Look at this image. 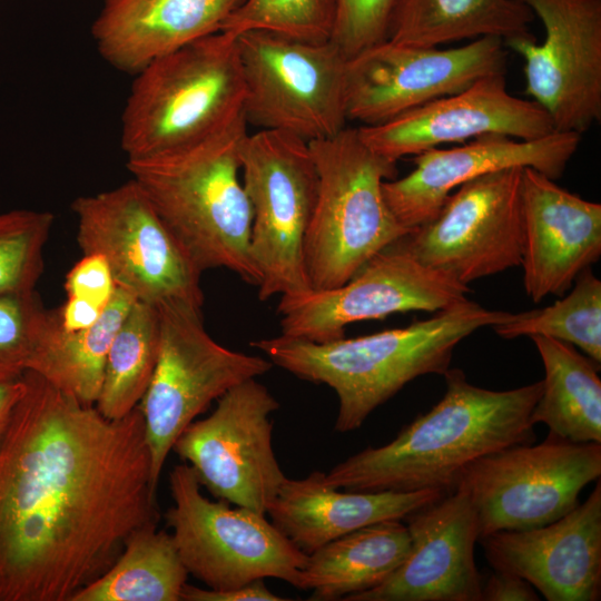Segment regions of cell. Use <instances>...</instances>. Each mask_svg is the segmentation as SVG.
Masks as SVG:
<instances>
[{
  "mask_svg": "<svg viewBox=\"0 0 601 601\" xmlns=\"http://www.w3.org/2000/svg\"><path fill=\"white\" fill-rule=\"evenodd\" d=\"M534 587L518 574L494 570L483 582L482 601H538Z\"/></svg>",
  "mask_w": 601,
  "mask_h": 601,
  "instance_id": "obj_38",
  "label": "cell"
},
{
  "mask_svg": "<svg viewBox=\"0 0 601 601\" xmlns=\"http://www.w3.org/2000/svg\"><path fill=\"white\" fill-rule=\"evenodd\" d=\"M323 477L321 471L303 479L286 477L267 511L272 523L306 554L365 525L405 519L445 495L434 490L341 491Z\"/></svg>",
  "mask_w": 601,
  "mask_h": 601,
  "instance_id": "obj_24",
  "label": "cell"
},
{
  "mask_svg": "<svg viewBox=\"0 0 601 601\" xmlns=\"http://www.w3.org/2000/svg\"><path fill=\"white\" fill-rule=\"evenodd\" d=\"M522 167L489 173L451 193L425 224L400 239L422 265L467 285L521 266Z\"/></svg>",
  "mask_w": 601,
  "mask_h": 601,
  "instance_id": "obj_13",
  "label": "cell"
},
{
  "mask_svg": "<svg viewBox=\"0 0 601 601\" xmlns=\"http://www.w3.org/2000/svg\"><path fill=\"white\" fill-rule=\"evenodd\" d=\"M405 519L411 548L404 562L346 601H482L474 559L479 520L466 493L455 489Z\"/></svg>",
  "mask_w": 601,
  "mask_h": 601,
  "instance_id": "obj_20",
  "label": "cell"
},
{
  "mask_svg": "<svg viewBox=\"0 0 601 601\" xmlns=\"http://www.w3.org/2000/svg\"><path fill=\"white\" fill-rule=\"evenodd\" d=\"M308 144L318 190L304 240V265L312 289H331L410 231L383 194V183L396 175V161L373 151L357 128L345 127Z\"/></svg>",
  "mask_w": 601,
  "mask_h": 601,
  "instance_id": "obj_6",
  "label": "cell"
},
{
  "mask_svg": "<svg viewBox=\"0 0 601 601\" xmlns=\"http://www.w3.org/2000/svg\"><path fill=\"white\" fill-rule=\"evenodd\" d=\"M71 209L82 255L102 256L118 287L154 306L176 302L201 308L203 272L131 178L77 197Z\"/></svg>",
  "mask_w": 601,
  "mask_h": 601,
  "instance_id": "obj_11",
  "label": "cell"
},
{
  "mask_svg": "<svg viewBox=\"0 0 601 601\" xmlns=\"http://www.w3.org/2000/svg\"><path fill=\"white\" fill-rule=\"evenodd\" d=\"M544 367L541 395L533 407V424L577 443L601 444L600 364L571 344L546 336L530 337Z\"/></svg>",
  "mask_w": 601,
  "mask_h": 601,
  "instance_id": "obj_27",
  "label": "cell"
},
{
  "mask_svg": "<svg viewBox=\"0 0 601 601\" xmlns=\"http://www.w3.org/2000/svg\"><path fill=\"white\" fill-rule=\"evenodd\" d=\"M0 443V601H71L160 514L142 413L105 417L39 374Z\"/></svg>",
  "mask_w": 601,
  "mask_h": 601,
  "instance_id": "obj_1",
  "label": "cell"
},
{
  "mask_svg": "<svg viewBox=\"0 0 601 601\" xmlns=\"http://www.w3.org/2000/svg\"><path fill=\"white\" fill-rule=\"evenodd\" d=\"M532 10L520 0H397L387 39L413 47L497 37L503 42L535 38Z\"/></svg>",
  "mask_w": 601,
  "mask_h": 601,
  "instance_id": "obj_26",
  "label": "cell"
},
{
  "mask_svg": "<svg viewBox=\"0 0 601 601\" xmlns=\"http://www.w3.org/2000/svg\"><path fill=\"white\" fill-rule=\"evenodd\" d=\"M278 407L266 386L247 380L217 398L207 417L190 423L173 451L215 499L266 515L286 480L272 443L270 415Z\"/></svg>",
  "mask_w": 601,
  "mask_h": 601,
  "instance_id": "obj_14",
  "label": "cell"
},
{
  "mask_svg": "<svg viewBox=\"0 0 601 601\" xmlns=\"http://www.w3.org/2000/svg\"><path fill=\"white\" fill-rule=\"evenodd\" d=\"M581 135L553 131L532 140L486 134L454 148H431L414 156L415 168L383 183V194L396 220L408 231L435 216L447 196L482 175L530 167L559 179L579 148Z\"/></svg>",
  "mask_w": 601,
  "mask_h": 601,
  "instance_id": "obj_19",
  "label": "cell"
},
{
  "mask_svg": "<svg viewBox=\"0 0 601 601\" xmlns=\"http://www.w3.org/2000/svg\"><path fill=\"white\" fill-rule=\"evenodd\" d=\"M105 308L81 298L67 297L55 312L60 327L68 332L85 329L93 325Z\"/></svg>",
  "mask_w": 601,
  "mask_h": 601,
  "instance_id": "obj_39",
  "label": "cell"
},
{
  "mask_svg": "<svg viewBox=\"0 0 601 601\" xmlns=\"http://www.w3.org/2000/svg\"><path fill=\"white\" fill-rule=\"evenodd\" d=\"M504 75L480 78L456 93L432 100L386 122L361 126L358 134L373 151L397 161L442 144L463 142L486 134L532 140L555 131L540 105L508 91Z\"/></svg>",
  "mask_w": 601,
  "mask_h": 601,
  "instance_id": "obj_18",
  "label": "cell"
},
{
  "mask_svg": "<svg viewBox=\"0 0 601 601\" xmlns=\"http://www.w3.org/2000/svg\"><path fill=\"white\" fill-rule=\"evenodd\" d=\"M574 287L553 305L511 314L493 329L503 338L546 336L580 347L601 363V282L589 268L574 280Z\"/></svg>",
  "mask_w": 601,
  "mask_h": 601,
  "instance_id": "obj_31",
  "label": "cell"
},
{
  "mask_svg": "<svg viewBox=\"0 0 601 601\" xmlns=\"http://www.w3.org/2000/svg\"><path fill=\"white\" fill-rule=\"evenodd\" d=\"M52 224L53 215L46 210L0 213V295L35 290Z\"/></svg>",
  "mask_w": 601,
  "mask_h": 601,
  "instance_id": "obj_33",
  "label": "cell"
},
{
  "mask_svg": "<svg viewBox=\"0 0 601 601\" xmlns=\"http://www.w3.org/2000/svg\"><path fill=\"white\" fill-rule=\"evenodd\" d=\"M116 288L107 260L96 254L82 255L65 279L67 297L86 299L102 308L108 305Z\"/></svg>",
  "mask_w": 601,
  "mask_h": 601,
  "instance_id": "obj_36",
  "label": "cell"
},
{
  "mask_svg": "<svg viewBox=\"0 0 601 601\" xmlns=\"http://www.w3.org/2000/svg\"><path fill=\"white\" fill-rule=\"evenodd\" d=\"M510 316L464 298L431 318L354 338L315 343L280 334L250 344L273 365L333 388L339 402L334 428L346 433L416 377L443 375L461 341Z\"/></svg>",
  "mask_w": 601,
  "mask_h": 601,
  "instance_id": "obj_3",
  "label": "cell"
},
{
  "mask_svg": "<svg viewBox=\"0 0 601 601\" xmlns=\"http://www.w3.org/2000/svg\"><path fill=\"white\" fill-rule=\"evenodd\" d=\"M411 538L401 520L346 533L308 554L297 589L311 600H346L383 583L406 559Z\"/></svg>",
  "mask_w": 601,
  "mask_h": 601,
  "instance_id": "obj_25",
  "label": "cell"
},
{
  "mask_svg": "<svg viewBox=\"0 0 601 601\" xmlns=\"http://www.w3.org/2000/svg\"><path fill=\"white\" fill-rule=\"evenodd\" d=\"M160 326L156 306L136 300L109 348L96 408L109 420L128 415L141 402L159 354Z\"/></svg>",
  "mask_w": 601,
  "mask_h": 601,
  "instance_id": "obj_30",
  "label": "cell"
},
{
  "mask_svg": "<svg viewBox=\"0 0 601 601\" xmlns=\"http://www.w3.org/2000/svg\"><path fill=\"white\" fill-rule=\"evenodd\" d=\"M520 1L545 30L504 43L524 59L525 93L555 131L581 135L601 119V0Z\"/></svg>",
  "mask_w": 601,
  "mask_h": 601,
  "instance_id": "obj_17",
  "label": "cell"
},
{
  "mask_svg": "<svg viewBox=\"0 0 601 601\" xmlns=\"http://www.w3.org/2000/svg\"><path fill=\"white\" fill-rule=\"evenodd\" d=\"M244 0H104L91 24L101 58L136 75L154 60L220 31Z\"/></svg>",
  "mask_w": 601,
  "mask_h": 601,
  "instance_id": "obj_23",
  "label": "cell"
},
{
  "mask_svg": "<svg viewBox=\"0 0 601 601\" xmlns=\"http://www.w3.org/2000/svg\"><path fill=\"white\" fill-rule=\"evenodd\" d=\"M48 316L35 290L0 295V381L29 370Z\"/></svg>",
  "mask_w": 601,
  "mask_h": 601,
  "instance_id": "obj_34",
  "label": "cell"
},
{
  "mask_svg": "<svg viewBox=\"0 0 601 601\" xmlns=\"http://www.w3.org/2000/svg\"><path fill=\"white\" fill-rule=\"evenodd\" d=\"M136 298L121 287L88 328L68 332L49 316L28 371L87 405H95L112 339Z\"/></svg>",
  "mask_w": 601,
  "mask_h": 601,
  "instance_id": "obj_28",
  "label": "cell"
},
{
  "mask_svg": "<svg viewBox=\"0 0 601 601\" xmlns=\"http://www.w3.org/2000/svg\"><path fill=\"white\" fill-rule=\"evenodd\" d=\"M336 14L331 41L347 59L387 39L397 0H335Z\"/></svg>",
  "mask_w": 601,
  "mask_h": 601,
  "instance_id": "obj_35",
  "label": "cell"
},
{
  "mask_svg": "<svg viewBox=\"0 0 601 601\" xmlns=\"http://www.w3.org/2000/svg\"><path fill=\"white\" fill-rule=\"evenodd\" d=\"M335 0H244L225 20L220 31L238 36L264 30L289 38L325 42L332 38Z\"/></svg>",
  "mask_w": 601,
  "mask_h": 601,
  "instance_id": "obj_32",
  "label": "cell"
},
{
  "mask_svg": "<svg viewBox=\"0 0 601 601\" xmlns=\"http://www.w3.org/2000/svg\"><path fill=\"white\" fill-rule=\"evenodd\" d=\"M506 51L497 37L451 49L386 39L347 59V118L363 126L386 122L432 100L456 93L489 75L505 73Z\"/></svg>",
  "mask_w": 601,
  "mask_h": 601,
  "instance_id": "obj_16",
  "label": "cell"
},
{
  "mask_svg": "<svg viewBox=\"0 0 601 601\" xmlns=\"http://www.w3.org/2000/svg\"><path fill=\"white\" fill-rule=\"evenodd\" d=\"M445 392L390 443L367 446L324 473L326 485L354 492L450 493L479 459L535 440L531 414L542 381L493 391L471 384L460 368L444 374Z\"/></svg>",
  "mask_w": 601,
  "mask_h": 601,
  "instance_id": "obj_2",
  "label": "cell"
},
{
  "mask_svg": "<svg viewBox=\"0 0 601 601\" xmlns=\"http://www.w3.org/2000/svg\"><path fill=\"white\" fill-rule=\"evenodd\" d=\"M159 315V354L151 382L139 403L156 489L164 465L183 431L213 401L234 386L260 375L273 363L229 349L205 329L201 308L168 302Z\"/></svg>",
  "mask_w": 601,
  "mask_h": 601,
  "instance_id": "obj_10",
  "label": "cell"
},
{
  "mask_svg": "<svg viewBox=\"0 0 601 601\" xmlns=\"http://www.w3.org/2000/svg\"><path fill=\"white\" fill-rule=\"evenodd\" d=\"M600 475V443H577L549 433L539 444H516L479 459L465 469L455 489L472 502L482 539L562 518Z\"/></svg>",
  "mask_w": 601,
  "mask_h": 601,
  "instance_id": "obj_12",
  "label": "cell"
},
{
  "mask_svg": "<svg viewBox=\"0 0 601 601\" xmlns=\"http://www.w3.org/2000/svg\"><path fill=\"white\" fill-rule=\"evenodd\" d=\"M135 76L121 115L127 159L197 144L245 117L243 70L231 33L197 39Z\"/></svg>",
  "mask_w": 601,
  "mask_h": 601,
  "instance_id": "obj_5",
  "label": "cell"
},
{
  "mask_svg": "<svg viewBox=\"0 0 601 601\" xmlns=\"http://www.w3.org/2000/svg\"><path fill=\"white\" fill-rule=\"evenodd\" d=\"M23 391L22 376L16 380L0 381V443Z\"/></svg>",
  "mask_w": 601,
  "mask_h": 601,
  "instance_id": "obj_40",
  "label": "cell"
},
{
  "mask_svg": "<svg viewBox=\"0 0 601 601\" xmlns=\"http://www.w3.org/2000/svg\"><path fill=\"white\" fill-rule=\"evenodd\" d=\"M169 486L173 505L165 520L188 574L213 590L267 578L298 588L308 554L264 514L204 496L194 470L185 462L170 471Z\"/></svg>",
  "mask_w": 601,
  "mask_h": 601,
  "instance_id": "obj_8",
  "label": "cell"
},
{
  "mask_svg": "<svg viewBox=\"0 0 601 601\" xmlns=\"http://www.w3.org/2000/svg\"><path fill=\"white\" fill-rule=\"evenodd\" d=\"M136 529L114 564L71 601H180L188 572L170 533Z\"/></svg>",
  "mask_w": 601,
  "mask_h": 601,
  "instance_id": "obj_29",
  "label": "cell"
},
{
  "mask_svg": "<svg viewBox=\"0 0 601 601\" xmlns=\"http://www.w3.org/2000/svg\"><path fill=\"white\" fill-rule=\"evenodd\" d=\"M245 117L197 144L127 159L131 179L201 270L226 268L259 285L250 256L252 207L239 178Z\"/></svg>",
  "mask_w": 601,
  "mask_h": 601,
  "instance_id": "obj_4",
  "label": "cell"
},
{
  "mask_svg": "<svg viewBox=\"0 0 601 601\" xmlns=\"http://www.w3.org/2000/svg\"><path fill=\"white\" fill-rule=\"evenodd\" d=\"M284 601L265 585L264 580H254L240 588L227 590L201 589L185 584L180 601Z\"/></svg>",
  "mask_w": 601,
  "mask_h": 601,
  "instance_id": "obj_37",
  "label": "cell"
},
{
  "mask_svg": "<svg viewBox=\"0 0 601 601\" xmlns=\"http://www.w3.org/2000/svg\"><path fill=\"white\" fill-rule=\"evenodd\" d=\"M494 570L529 581L548 601H597L601 594V482L562 518L479 540Z\"/></svg>",
  "mask_w": 601,
  "mask_h": 601,
  "instance_id": "obj_21",
  "label": "cell"
},
{
  "mask_svg": "<svg viewBox=\"0 0 601 601\" xmlns=\"http://www.w3.org/2000/svg\"><path fill=\"white\" fill-rule=\"evenodd\" d=\"M237 45L247 124L307 142L346 127L347 58L331 40L309 42L252 30L238 35Z\"/></svg>",
  "mask_w": 601,
  "mask_h": 601,
  "instance_id": "obj_9",
  "label": "cell"
},
{
  "mask_svg": "<svg viewBox=\"0 0 601 601\" xmlns=\"http://www.w3.org/2000/svg\"><path fill=\"white\" fill-rule=\"evenodd\" d=\"M469 292L467 285L418 263L398 239L338 287L280 296L277 312L283 335L326 343L344 337L352 323L411 311L439 312Z\"/></svg>",
  "mask_w": 601,
  "mask_h": 601,
  "instance_id": "obj_15",
  "label": "cell"
},
{
  "mask_svg": "<svg viewBox=\"0 0 601 601\" xmlns=\"http://www.w3.org/2000/svg\"><path fill=\"white\" fill-rule=\"evenodd\" d=\"M239 162L252 207L249 246L259 299L309 292L304 240L318 190L309 144L284 131L257 130L243 139Z\"/></svg>",
  "mask_w": 601,
  "mask_h": 601,
  "instance_id": "obj_7",
  "label": "cell"
},
{
  "mask_svg": "<svg viewBox=\"0 0 601 601\" xmlns=\"http://www.w3.org/2000/svg\"><path fill=\"white\" fill-rule=\"evenodd\" d=\"M526 295L539 303L563 295L601 255V205L581 198L542 173L521 176Z\"/></svg>",
  "mask_w": 601,
  "mask_h": 601,
  "instance_id": "obj_22",
  "label": "cell"
}]
</instances>
